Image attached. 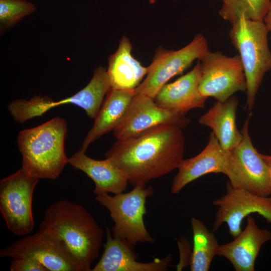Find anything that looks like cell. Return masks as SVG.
<instances>
[{
	"instance_id": "cell-1",
	"label": "cell",
	"mask_w": 271,
	"mask_h": 271,
	"mask_svg": "<svg viewBox=\"0 0 271 271\" xmlns=\"http://www.w3.org/2000/svg\"><path fill=\"white\" fill-rule=\"evenodd\" d=\"M182 129L162 125L117 140L105 153V158L115 163L128 183L146 186L149 181L178 169L185 151Z\"/></svg>"
},
{
	"instance_id": "cell-2",
	"label": "cell",
	"mask_w": 271,
	"mask_h": 271,
	"mask_svg": "<svg viewBox=\"0 0 271 271\" xmlns=\"http://www.w3.org/2000/svg\"><path fill=\"white\" fill-rule=\"evenodd\" d=\"M40 230L50 236L80 265L91 271L105 231L82 205L60 200L47 208Z\"/></svg>"
},
{
	"instance_id": "cell-3",
	"label": "cell",
	"mask_w": 271,
	"mask_h": 271,
	"mask_svg": "<svg viewBox=\"0 0 271 271\" xmlns=\"http://www.w3.org/2000/svg\"><path fill=\"white\" fill-rule=\"evenodd\" d=\"M67 132L66 120L58 116L20 131L17 143L22 167L39 179L57 178L69 163L64 148Z\"/></svg>"
},
{
	"instance_id": "cell-4",
	"label": "cell",
	"mask_w": 271,
	"mask_h": 271,
	"mask_svg": "<svg viewBox=\"0 0 271 271\" xmlns=\"http://www.w3.org/2000/svg\"><path fill=\"white\" fill-rule=\"evenodd\" d=\"M229 36L241 59L246 81V107H254L265 74L271 70L268 30L263 22L241 18L231 24Z\"/></svg>"
},
{
	"instance_id": "cell-5",
	"label": "cell",
	"mask_w": 271,
	"mask_h": 271,
	"mask_svg": "<svg viewBox=\"0 0 271 271\" xmlns=\"http://www.w3.org/2000/svg\"><path fill=\"white\" fill-rule=\"evenodd\" d=\"M153 194L151 186H136L127 193L96 195L95 200L109 212L114 223L111 229L113 236L133 246L139 242L155 241L147 230L144 220L147 212L146 200Z\"/></svg>"
},
{
	"instance_id": "cell-6",
	"label": "cell",
	"mask_w": 271,
	"mask_h": 271,
	"mask_svg": "<svg viewBox=\"0 0 271 271\" xmlns=\"http://www.w3.org/2000/svg\"><path fill=\"white\" fill-rule=\"evenodd\" d=\"M38 178L22 167L0 181V212L8 229L25 236L35 225L32 202Z\"/></svg>"
},
{
	"instance_id": "cell-7",
	"label": "cell",
	"mask_w": 271,
	"mask_h": 271,
	"mask_svg": "<svg viewBox=\"0 0 271 271\" xmlns=\"http://www.w3.org/2000/svg\"><path fill=\"white\" fill-rule=\"evenodd\" d=\"M199 89L202 96L224 102L238 91H246L245 75L239 55L228 57L208 51L199 60Z\"/></svg>"
},
{
	"instance_id": "cell-8",
	"label": "cell",
	"mask_w": 271,
	"mask_h": 271,
	"mask_svg": "<svg viewBox=\"0 0 271 271\" xmlns=\"http://www.w3.org/2000/svg\"><path fill=\"white\" fill-rule=\"evenodd\" d=\"M251 113L241 129L242 139L230 151V161L226 175L229 183L240 188L262 196H271V180L268 168L254 147L248 132Z\"/></svg>"
},
{
	"instance_id": "cell-9",
	"label": "cell",
	"mask_w": 271,
	"mask_h": 271,
	"mask_svg": "<svg viewBox=\"0 0 271 271\" xmlns=\"http://www.w3.org/2000/svg\"><path fill=\"white\" fill-rule=\"evenodd\" d=\"M209 51L207 42L201 34L179 50L159 48L148 67L146 78L135 89L136 92L154 99L171 78L182 74L195 60H200Z\"/></svg>"
},
{
	"instance_id": "cell-10",
	"label": "cell",
	"mask_w": 271,
	"mask_h": 271,
	"mask_svg": "<svg viewBox=\"0 0 271 271\" xmlns=\"http://www.w3.org/2000/svg\"><path fill=\"white\" fill-rule=\"evenodd\" d=\"M226 193L214 200L212 204L218 207L212 230L217 231L224 223L228 227L229 234L235 238L242 231L244 218L251 213H257L271 224V196H262L246 190L232 187L228 182Z\"/></svg>"
},
{
	"instance_id": "cell-11",
	"label": "cell",
	"mask_w": 271,
	"mask_h": 271,
	"mask_svg": "<svg viewBox=\"0 0 271 271\" xmlns=\"http://www.w3.org/2000/svg\"><path fill=\"white\" fill-rule=\"evenodd\" d=\"M189 122V118L185 115L161 108L154 99L137 93L123 118L113 130V135L117 140L124 139L162 125L183 129Z\"/></svg>"
},
{
	"instance_id": "cell-12",
	"label": "cell",
	"mask_w": 271,
	"mask_h": 271,
	"mask_svg": "<svg viewBox=\"0 0 271 271\" xmlns=\"http://www.w3.org/2000/svg\"><path fill=\"white\" fill-rule=\"evenodd\" d=\"M0 256L33 258L48 271H82L79 264L50 236L39 230L1 249Z\"/></svg>"
},
{
	"instance_id": "cell-13",
	"label": "cell",
	"mask_w": 271,
	"mask_h": 271,
	"mask_svg": "<svg viewBox=\"0 0 271 271\" xmlns=\"http://www.w3.org/2000/svg\"><path fill=\"white\" fill-rule=\"evenodd\" d=\"M229 161L230 151L224 149L211 132L207 145L199 154L181 162L173 180L171 193H178L187 184L207 174L226 175Z\"/></svg>"
},
{
	"instance_id": "cell-14",
	"label": "cell",
	"mask_w": 271,
	"mask_h": 271,
	"mask_svg": "<svg viewBox=\"0 0 271 271\" xmlns=\"http://www.w3.org/2000/svg\"><path fill=\"white\" fill-rule=\"evenodd\" d=\"M106 239L104 251L99 260L91 271H165L168 269L172 255L155 258L149 262L137 260L138 255L132 246L124 240L112 236L108 227L105 229Z\"/></svg>"
},
{
	"instance_id": "cell-15",
	"label": "cell",
	"mask_w": 271,
	"mask_h": 271,
	"mask_svg": "<svg viewBox=\"0 0 271 271\" xmlns=\"http://www.w3.org/2000/svg\"><path fill=\"white\" fill-rule=\"evenodd\" d=\"M271 240V231L261 228L250 215L244 230L228 243L220 245L217 255L226 258L236 271H254L262 245Z\"/></svg>"
},
{
	"instance_id": "cell-16",
	"label": "cell",
	"mask_w": 271,
	"mask_h": 271,
	"mask_svg": "<svg viewBox=\"0 0 271 271\" xmlns=\"http://www.w3.org/2000/svg\"><path fill=\"white\" fill-rule=\"evenodd\" d=\"M198 62L193 69L174 82L165 84L154 98L160 107L182 115L194 108H203L207 98L199 89Z\"/></svg>"
},
{
	"instance_id": "cell-17",
	"label": "cell",
	"mask_w": 271,
	"mask_h": 271,
	"mask_svg": "<svg viewBox=\"0 0 271 271\" xmlns=\"http://www.w3.org/2000/svg\"><path fill=\"white\" fill-rule=\"evenodd\" d=\"M69 163L91 178L95 184L94 194L124 192L128 184L125 177L110 159L98 160L92 159L79 150L69 158Z\"/></svg>"
},
{
	"instance_id": "cell-18",
	"label": "cell",
	"mask_w": 271,
	"mask_h": 271,
	"mask_svg": "<svg viewBox=\"0 0 271 271\" xmlns=\"http://www.w3.org/2000/svg\"><path fill=\"white\" fill-rule=\"evenodd\" d=\"M137 92L135 89H111L102 105L91 128L82 142L80 150L86 151L90 144L114 130L124 116Z\"/></svg>"
},
{
	"instance_id": "cell-19",
	"label": "cell",
	"mask_w": 271,
	"mask_h": 271,
	"mask_svg": "<svg viewBox=\"0 0 271 271\" xmlns=\"http://www.w3.org/2000/svg\"><path fill=\"white\" fill-rule=\"evenodd\" d=\"M237 98L231 96L224 102L217 101L199 119V123L209 127L221 147L231 151L242 139V134L237 127L236 110Z\"/></svg>"
},
{
	"instance_id": "cell-20",
	"label": "cell",
	"mask_w": 271,
	"mask_h": 271,
	"mask_svg": "<svg viewBox=\"0 0 271 271\" xmlns=\"http://www.w3.org/2000/svg\"><path fill=\"white\" fill-rule=\"evenodd\" d=\"M131 50L130 41L123 36L116 51L109 57L107 71L112 89H135L147 75L148 67L132 56Z\"/></svg>"
},
{
	"instance_id": "cell-21",
	"label": "cell",
	"mask_w": 271,
	"mask_h": 271,
	"mask_svg": "<svg viewBox=\"0 0 271 271\" xmlns=\"http://www.w3.org/2000/svg\"><path fill=\"white\" fill-rule=\"evenodd\" d=\"M68 103L83 109L88 117L95 118V111L83 89L71 96L58 101L41 96H35L29 100L17 99L9 104L8 109L14 120L23 123L34 117L42 116L53 108Z\"/></svg>"
},
{
	"instance_id": "cell-22",
	"label": "cell",
	"mask_w": 271,
	"mask_h": 271,
	"mask_svg": "<svg viewBox=\"0 0 271 271\" xmlns=\"http://www.w3.org/2000/svg\"><path fill=\"white\" fill-rule=\"evenodd\" d=\"M193 246L190 263L191 271H208L217 255L220 245L213 233L199 219L192 217Z\"/></svg>"
},
{
	"instance_id": "cell-23",
	"label": "cell",
	"mask_w": 271,
	"mask_h": 271,
	"mask_svg": "<svg viewBox=\"0 0 271 271\" xmlns=\"http://www.w3.org/2000/svg\"><path fill=\"white\" fill-rule=\"evenodd\" d=\"M221 1L219 15L231 24L241 18L263 22L270 3V0Z\"/></svg>"
},
{
	"instance_id": "cell-24",
	"label": "cell",
	"mask_w": 271,
	"mask_h": 271,
	"mask_svg": "<svg viewBox=\"0 0 271 271\" xmlns=\"http://www.w3.org/2000/svg\"><path fill=\"white\" fill-rule=\"evenodd\" d=\"M36 9L33 3L25 0H0L1 27L14 26L25 17L33 13Z\"/></svg>"
},
{
	"instance_id": "cell-25",
	"label": "cell",
	"mask_w": 271,
	"mask_h": 271,
	"mask_svg": "<svg viewBox=\"0 0 271 271\" xmlns=\"http://www.w3.org/2000/svg\"><path fill=\"white\" fill-rule=\"evenodd\" d=\"M11 271H48L37 260L29 257L13 258L10 264Z\"/></svg>"
},
{
	"instance_id": "cell-26",
	"label": "cell",
	"mask_w": 271,
	"mask_h": 271,
	"mask_svg": "<svg viewBox=\"0 0 271 271\" xmlns=\"http://www.w3.org/2000/svg\"><path fill=\"white\" fill-rule=\"evenodd\" d=\"M180 251V261L177 266V270H181L189 264L190 265L192 252L188 240L184 237H180L178 241Z\"/></svg>"
},
{
	"instance_id": "cell-27",
	"label": "cell",
	"mask_w": 271,
	"mask_h": 271,
	"mask_svg": "<svg viewBox=\"0 0 271 271\" xmlns=\"http://www.w3.org/2000/svg\"><path fill=\"white\" fill-rule=\"evenodd\" d=\"M263 22L265 25L268 33L270 34L271 39V1L268 10L263 18Z\"/></svg>"
},
{
	"instance_id": "cell-28",
	"label": "cell",
	"mask_w": 271,
	"mask_h": 271,
	"mask_svg": "<svg viewBox=\"0 0 271 271\" xmlns=\"http://www.w3.org/2000/svg\"><path fill=\"white\" fill-rule=\"evenodd\" d=\"M261 156L267 165L271 180V156L261 154Z\"/></svg>"
},
{
	"instance_id": "cell-29",
	"label": "cell",
	"mask_w": 271,
	"mask_h": 271,
	"mask_svg": "<svg viewBox=\"0 0 271 271\" xmlns=\"http://www.w3.org/2000/svg\"><path fill=\"white\" fill-rule=\"evenodd\" d=\"M25 1H27V0H25Z\"/></svg>"
}]
</instances>
